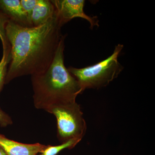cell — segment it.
<instances>
[{
    "label": "cell",
    "instance_id": "obj_12",
    "mask_svg": "<svg viewBox=\"0 0 155 155\" xmlns=\"http://www.w3.org/2000/svg\"><path fill=\"white\" fill-rule=\"evenodd\" d=\"M20 2L22 8L27 14L28 20L32 25L31 22V15L34 8L36 5L37 0H20Z\"/></svg>",
    "mask_w": 155,
    "mask_h": 155
},
{
    "label": "cell",
    "instance_id": "obj_9",
    "mask_svg": "<svg viewBox=\"0 0 155 155\" xmlns=\"http://www.w3.org/2000/svg\"><path fill=\"white\" fill-rule=\"evenodd\" d=\"M11 61V46L10 45L3 47V56L0 61V93L3 86L5 84V81L8 65Z\"/></svg>",
    "mask_w": 155,
    "mask_h": 155
},
{
    "label": "cell",
    "instance_id": "obj_1",
    "mask_svg": "<svg viewBox=\"0 0 155 155\" xmlns=\"http://www.w3.org/2000/svg\"><path fill=\"white\" fill-rule=\"evenodd\" d=\"M63 25L57 12L38 26L23 27L9 20L5 29L11 61L5 84L17 77L41 73L48 68L64 36L61 32Z\"/></svg>",
    "mask_w": 155,
    "mask_h": 155
},
{
    "label": "cell",
    "instance_id": "obj_16",
    "mask_svg": "<svg viewBox=\"0 0 155 155\" xmlns=\"http://www.w3.org/2000/svg\"></svg>",
    "mask_w": 155,
    "mask_h": 155
},
{
    "label": "cell",
    "instance_id": "obj_15",
    "mask_svg": "<svg viewBox=\"0 0 155 155\" xmlns=\"http://www.w3.org/2000/svg\"><path fill=\"white\" fill-rule=\"evenodd\" d=\"M44 155L43 154H41H41H40V155Z\"/></svg>",
    "mask_w": 155,
    "mask_h": 155
},
{
    "label": "cell",
    "instance_id": "obj_5",
    "mask_svg": "<svg viewBox=\"0 0 155 155\" xmlns=\"http://www.w3.org/2000/svg\"><path fill=\"white\" fill-rule=\"evenodd\" d=\"M51 2L63 25L74 18L79 17L88 21L91 29L99 26V21L97 16L91 17L84 13V0H52Z\"/></svg>",
    "mask_w": 155,
    "mask_h": 155
},
{
    "label": "cell",
    "instance_id": "obj_8",
    "mask_svg": "<svg viewBox=\"0 0 155 155\" xmlns=\"http://www.w3.org/2000/svg\"><path fill=\"white\" fill-rule=\"evenodd\" d=\"M56 12L55 8L51 1L37 0L31 15L32 26L44 24L55 16Z\"/></svg>",
    "mask_w": 155,
    "mask_h": 155
},
{
    "label": "cell",
    "instance_id": "obj_3",
    "mask_svg": "<svg viewBox=\"0 0 155 155\" xmlns=\"http://www.w3.org/2000/svg\"><path fill=\"white\" fill-rule=\"evenodd\" d=\"M124 48L119 44L113 54L98 63L81 68H67L77 81L82 92L87 89H99L107 86L118 77L124 67L118 61V57Z\"/></svg>",
    "mask_w": 155,
    "mask_h": 155
},
{
    "label": "cell",
    "instance_id": "obj_10",
    "mask_svg": "<svg viewBox=\"0 0 155 155\" xmlns=\"http://www.w3.org/2000/svg\"><path fill=\"white\" fill-rule=\"evenodd\" d=\"M81 140L75 139L61 143L59 145L46 146L44 149L41 151V153L44 155H57L64 149H72L75 147Z\"/></svg>",
    "mask_w": 155,
    "mask_h": 155
},
{
    "label": "cell",
    "instance_id": "obj_11",
    "mask_svg": "<svg viewBox=\"0 0 155 155\" xmlns=\"http://www.w3.org/2000/svg\"><path fill=\"white\" fill-rule=\"evenodd\" d=\"M9 19L0 10V39L3 46L9 44L6 35V26L9 22Z\"/></svg>",
    "mask_w": 155,
    "mask_h": 155
},
{
    "label": "cell",
    "instance_id": "obj_7",
    "mask_svg": "<svg viewBox=\"0 0 155 155\" xmlns=\"http://www.w3.org/2000/svg\"><path fill=\"white\" fill-rule=\"evenodd\" d=\"M0 10L10 21L23 27H31L19 0H0Z\"/></svg>",
    "mask_w": 155,
    "mask_h": 155
},
{
    "label": "cell",
    "instance_id": "obj_13",
    "mask_svg": "<svg viewBox=\"0 0 155 155\" xmlns=\"http://www.w3.org/2000/svg\"><path fill=\"white\" fill-rule=\"evenodd\" d=\"M13 124L11 117L0 108V126L6 127Z\"/></svg>",
    "mask_w": 155,
    "mask_h": 155
},
{
    "label": "cell",
    "instance_id": "obj_2",
    "mask_svg": "<svg viewBox=\"0 0 155 155\" xmlns=\"http://www.w3.org/2000/svg\"><path fill=\"white\" fill-rule=\"evenodd\" d=\"M66 35L61 40L54 58L44 72L31 75L34 104L46 111L53 106L75 102L82 91L76 79L64 64Z\"/></svg>",
    "mask_w": 155,
    "mask_h": 155
},
{
    "label": "cell",
    "instance_id": "obj_14",
    "mask_svg": "<svg viewBox=\"0 0 155 155\" xmlns=\"http://www.w3.org/2000/svg\"><path fill=\"white\" fill-rule=\"evenodd\" d=\"M0 155H8L1 147H0Z\"/></svg>",
    "mask_w": 155,
    "mask_h": 155
},
{
    "label": "cell",
    "instance_id": "obj_6",
    "mask_svg": "<svg viewBox=\"0 0 155 155\" xmlns=\"http://www.w3.org/2000/svg\"><path fill=\"white\" fill-rule=\"evenodd\" d=\"M0 147L8 155H37L46 145L40 143L27 144L14 141L0 134Z\"/></svg>",
    "mask_w": 155,
    "mask_h": 155
},
{
    "label": "cell",
    "instance_id": "obj_4",
    "mask_svg": "<svg viewBox=\"0 0 155 155\" xmlns=\"http://www.w3.org/2000/svg\"><path fill=\"white\" fill-rule=\"evenodd\" d=\"M46 111L55 116L57 137L60 142L75 139L82 140L87 125L79 104L76 102L61 104L51 107Z\"/></svg>",
    "mask_w": 155,
    "mask_h": 155
}]
</instances>
